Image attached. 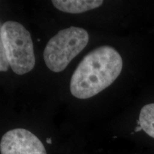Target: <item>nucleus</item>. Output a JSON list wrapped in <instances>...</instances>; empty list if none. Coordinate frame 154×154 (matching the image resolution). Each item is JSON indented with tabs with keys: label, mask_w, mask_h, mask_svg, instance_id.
I'll list each match as a JSON object with an SVG mask.
<instances>
[{
	"label": "nucleus",
	"mask_w": 154,
	"mask_h": 154,
	"mask_svg": "<svg viewBox=\"0 0 154 154\" xmlns=\"http://www.w3.org/2000/svg\"><path fill=\"white\" fill-rule=\"evenodd\" d=\"M123 59L114 48L101 46L86 54L76 67L70 91L79 99H87L110 86L121 74Z\"/></svg>",
	"instance_id": "obj_1"
},
{
	"label": "nucleus",
	"mask_w": 154,
	"mask_h": 154,
	"mask_svg": "<svg viewBox=\"0 0 154 154\" xmlns=\"http://www.w3.org/2000/svg\"><path fill=\"white\" fill-rule=\"evenodd\" d=\"M88 41L89 35L83 28L70 26L59 31L46 45L43 54L45 64L51 72H63Z\"/></svg>",
	"instance_id": "obj_2"
},
{
	"label": "nucleus",
	"mask_w": 154,
	"mask_h": 154,
	"mask_svg": "<svg viewBox=\"0 0 154 154\" xmlns=\"http://www.w3.org/2000/svg\"><path fill=\"white\" fill-rule=\"evenodd\" d=\"M2 37L9 66L17 75L30 72L35 66L32 36L20 23L7 21L2 24Z\"/></svg>",
	"instance_id": "obj_3"
},
{
	"label": "nucleus",
	"mask_w": 154,
	"mask_h": 154,
	"mask_svg": "<svg viewBox=\"0 0 154 154\" xmlns=\"http://www.w3.org/2000/svg\"><path fill=\"white\" fill-rule=\"evenodd\" d=\"M1 154H47L42 142L25 128L6 132L0 141Z\"/></svg>",
	"instance_id": "obj_4"
},
{
	"label": "nucleus",
	"mask_w": 154,
	"mask_h": 154,
	"mask_svg": "<svg viewBox=\"0 0 154 154\" xmlns=\"http://www.w3.org/2000/svg\"><path fill=\"white\" fill-rule=\"evenodd\" d=\"M51 3L58 10L70 14H80L93 10L103 5L101 0H53Z\"/></svg>",
	"instance_id": "obj_5"
},
{
	"label": "nucleus",
	"mask_w": 154,
	"mask_h": 154,
	"mask_svg": "<svg viewBox=\"0 0 154 154\" xmlns=\"http://www.w3.org/2000/svg\"><path fill=\"white\" fill-rule=\"evenodd\" d=\"M138 122L141 129L154 138V103H149L142 108Z\"/></svg>",
	"instance_id": "obj_6"
},
{
	"label": "nucleus",
	"mask_w": 154,
	"mask_h": 154,
	"mask_svg": "<svg viewBox=\"0 0 154 154\" xmlns=\"http://www.w3.org/2000/svg\"><path fill=\"white\" fill-rule=\"evenodd\" d=\"M2 24L0 22V72H7L9 69V63L6 55L5 46L2 37Z\"/></svg>",
	"instance_id": "obj_7"
}]
</instances>
